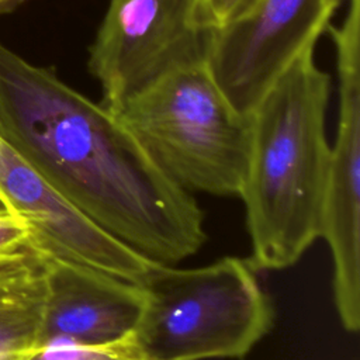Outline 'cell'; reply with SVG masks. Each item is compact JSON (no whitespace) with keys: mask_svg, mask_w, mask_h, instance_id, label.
Wrapping results in <instances>:
<instances>
[{"mask_svg":"<svg viewBox=\"0 0 360 360\" xmlns=\"http://www.w3.org/2000/svg\"><path fill=\"white\" fill-rule=\"evenodd\" d=\"M0 135L70 204L152 260L205 242L204 214L103 105L0 42Z\"/></svg>","mask_w":360,"mask_h":360,"instance_id":"obj_1","label":"cell"},{"mask_svg":"<svg viewBox=\"0 0 360 360\" xmlns=\"http://www.w3.org/2000/svg\"><path fill=\"white\" fill-rule=\"evenodd\" d=\"M330 77L300 56L250 112L252 142L239 193L257 271L294 266L319 239V210L330 145L325 115Z\"/></svg>","mask_w":360,"mask_h":360,"instance_id":"obj_2","label":"cell"},{"mask_svg":"<svg viewBox=\"0 0 360 360\" xmlns=\"http://www.w3.org/2000/svg\"><path fill=\"white\" fill-rule=\"evenodd\" d=\"M111 114L181 188L239 197L250 156V114L229 103L205 63L165 76Z\"/></svg>","mask_w":360,"mask_h":360,"instance_id":"obj_3","label":"cell"},{"mask_svg":"<svg viewBox=\"0 0 360 360\" xmlns=\"http://www.w3.org/2000/svg\"><path fill=\"white\" fill-rule=\"evenodd\" d=\"M248 259L193 269L156 263L139 284L134 335L152 360L242 359L273 328L274 308Z\"/></svg>","mask_w":360,"mask_h":360,"instance_id":"obj_4","label":"cell"},{"mask_svg":"<svg viewBox=\"0 0 360 360\" xmlns=\"http://www.w3.org/2000/svg\"><path fill=\"white\" fill-rule=\"evenodd\" d=\"M214 30L201 0H110L89 69L111 112L165 76L205 63Z\"/></svg>","mask_w":360,"mask_h":360,"instance_id":"obj_5","label":"cell"},{"mask_svg":"<svg viewBox=\"0 0 360 360\" xmlns=\"http://www.w3.org/2000/svg\"><path fill=\"white\" fill-rule=\"evenodd\" d=\"M343 0H257L214 30L207 69L242 114L249 115L271 84L315 49Z\"/></svg>","mask_w":360,"mask_h":360,"instance_id":"obj_6","label":"cell"},{"mask_svg":"<svg viewBox=\"0 0 360 360\" xmlns=\"http://www.w3.org/2000/svg\"><path fill=\"white\" fill-rule=\"evenodd\" d=\"M0 198L31 228L30 248L141 284L158 263L63 198L0 135Z\"/></svg>","mask_w":360,"mask_h":360,"instance_id":"obj_7","label":"cell"},{"mask_svg":"<svg viewBox=\"0 0 360 360\" xmlns=\"http://www.w3.org/2000/svg\"><path fill=\"white\" fill-rule=\"evenodd\" d=\"M338 131L328 163L319 210V238L333 262V300L342 326L360 328V63L336 62Z\"/></svg>","mask_w":360,"mask_h":360,"instance_id":"obj_8","label":"cell"},{"mask_svg":"<svg viewBox=\"0 0 360 360\" xmlns=\"http://www.w3.org/2000/svg\"><path fill=\"white\" fill-rule=\"evenodd\" d=\"M46 269L48 297L41 342L105 343L135 330L145 302L139 284L53 257H46Z\"/></svg>","mask_w":360,"mask_h":360,"instance_id":"obj_9","label":"cell"},{"mask_svg":"<svg viewBox=\"0 0 360 360\" xmlns=\"http://www.w3.org/2000/svg\"><path fill=\"white\" fill-rule=\"evenodd\" d=\"M46 256L32 248L0 264V360H27L41 342Z\"/></svg>","mask_w":360,"mask_h":360,"instance_id":"obj_10","label":"cell"},{"mask_svg":"<svg viewBox=\"0 0 360 360\" xmlns=\"http://www.w3.org/2000/svg\"><path fill=\"white\" fill-rule=\"evenodd\" d=\"M27 360H152L139 346L134 332L105 343H80L48 339Z\"/></svg>","mask_w":360,"mask_h":360,"instance_id":"obj_11","label":"cell"},{"mask_svg":"<svg viewBox=\"0 0 360 360\" xmlns=\"http://www.w3.org/2000/svg\"><path fill=\"white\" fill-rule=\"evenodd\" d=\"M30 240L28 222L0 198V264L28 248Z\"/></svg>","mask_w":360,"mask_h":360,"instance_id":"obj_12","label":"cell"},{"mask_svg":"<svg viewBox=\"0 0 360 360\" xmlns=\"http://www.w3.org/2000/svg\"><path fill=\"white\" fill-rule=\"evenodd\" d=\"M257 0H201L202 17L210 28L218 30L242 15Z\"/></svg>","mask_w":360,"mask_h":360,"instance_id":"obj_13","label":"cell"},{"mask_svg":"<svg viewBox=\"0 0 360 360\" xmlns=\"http://www.w3.org/2000/svg\"><path fill=\"white\" fill-rule=\"evenodd\" d=\"M15 1H18V0H0V11H4L7 7L14 4Z\"/></svg>","mask_w":360,"mask_h":360,"instance_id":"obj_14","label":"cell"}]
</instances>
